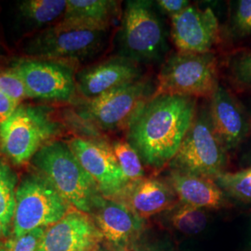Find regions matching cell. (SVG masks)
<instances>
[{"label": "cell", "mask_w": 251, "mask_h": 251, "mask_svg": "<svg viewBox=\"0 0 251 251\" xmlns=\"http://www.w3.org/2000/svg\"><path fill=\"white\" fill-rule=\"evenodd\" d=\"M156 5L159 7L163 12L168 14L172 18L183 11L191 5V2L187 0H158Z\"/></svg>", "instance_id": "29"}, {"label": "cell", "mask_w": 251, "mask_h": 251, "mask_svg": "<svg viewBox=\"0 0 251 251\" xmlns=\"http://www.w3.org/2000/svg\"><path fill=\"white\" fill-rule=\"evenodd\" d=\"M99 251H114V250H112V249H110L109 247H107L105 244H101V246H100V248L99 249Z\"/></svg>", "instance_id": "34"}, {"label": "cell", "mask_w": 251, "mask_h": 251, "mask_svg": "<svg viewBox=\"0 0 251 251\" xmlns=\"http://www.w3.org/2000/svg\"><path fill=\"white\" fill-rule=\"evenodd\" d=\"M208 113L216 136L227 152L239 147L251 135V114L220 82L209 98Z\"/></svg>", "instance_id": "15"}, {"label": "cell", "mask_w": 251, "mask_h": 251, "mask_svg": "<svg viewBox=\"0 0 251 251\" xmlns=\"http://www.w3.org/2000/svg\"><path fill=\"white\" fill-rule=\"evenodd\" d=\"M227 152L214 132L208 108L203 106L198 108L194 122L169 167L213 179L225 172Z\"/></svg>", "instance_id": "6"}, {"label": "cell", "mask_w": 251, "mask_h": 251, "mask_svg": "<svg viewBox=\"0 0 251 251\" xmlns=\"http://www.w3.org/2000/svg\"><path fill=\"white\" fill-rule=\"evenodd\" d=\"M24 82L30 98L67 101L76 90L74 69L65 63L25 60L12 68Z\"/></svg>", "instance_id": "10"}, {"label": "cell", "mask_w": 251, "mask_h": 251, "mask_svg": "<svg viewBox=\"0 0 251 251\" xmlns=\"http://www.w3.org/2000/svg\"><path fill=\"white\" fill-rule=\"evenodd\" d=\"M154 90L152 79L144 76L87 100L79 106V116L103 130H126L139 110L152 98Z\"/></svg>", "instance_id": "7"}, {"label": "cell", "mask_w": 251, "mask_h": 251, "mask_svg": "<svg viewBox=\"0 0 251 251\" xmlns=\"http://www.w3.org/2000/svg\"><path fill=\"white\" fill-rule=\"evenodd\" d=\"M176 198L168 182L144 177L129 181L116 198L111 199L122 203L136 215L146 220L171 209L176 204Z\"/></svg>", "instance_id": "17"}, {"label": "cell", "mask_w": 251, "mask_h": 251, "mask_svg": "<svg viewBox=\"0 0 251 251\" xmlns=\"http://www.w3.org/2000/svg\"><path fill=\"white\" fill-rule=\"evenodd\" d=\"M168 211L171 226L186 236H194L202 233L208 224L206 210L196 206L179 202V204H175Z\"/></svg>", "instance_id": "20"}, {"label": "cell", "mask_w": 251, "mask_h": 251, "mask_svg": "<svg viewBox=\"0 0 251 251\" xmlns=\"http://www.w3.org/2000/svg\"><path fill=\"white\" fill-rule=\"evenodd\" d=\"M119 3L112 0H67L62 21L75 26L107 31L118 13Z\"/></svg>", "instance_id": "19"}, {"label": "cell", "mask_w": 251, "mask_h": 251, "mask_svg": "<svg viewBox=\"0 0 251 251\" xmlns=\"http://www.w3.org/2000/svg\"><path fill=\"white\" fill-rule=\"evenodd\" d=\"M242 162L244 166L246 167L245 169H251V149L244 155Z\"/></svg>", "instance_id": "32"}, {"label": "cell", "mask_w": 251, "mask_h": 251, "mask_svg": "<svg viewBox=\"0 0 251 251\" xmlns=\"http://www.w3.org/2000/svg\"><path fill=\"white\" fill-rule=\"evenodd\" d=\"M144 77L142 65L122 56L90 66L76 75V89L87 100Z\"/></svg>", "instance_id": "16"}, {"label": "cell", "mask_w": 251, "mask_h": 251, "mask_svg": "<svg viewBox=\"0 0 251 251\" xmlns=\"http://www.w3.org/2000/svg\"><path fill=\"white\" fill-rule=\"evenodd\" d=\"M57 131V125L42 108L20 104L0 125V147L13 164L23 165L31 161Z\"/></svg>", "instance_id": "8"}, {"label": "cell", "mask_w": 251, "mask_h": 251, "mask_svg": "<svg viewBox=\"0 0 251 251\" xmlns=\"http://www.w3.org/2000/svg\"><path fill=\"white\" fill-rule=\"evenodd\" d=\"M46 228L36 229L20 237H11L0 245V251H37Z\"/></svg>", "instance_id": "28"}, {"label": "cell", "mask_w": 251, "mask_h": 251, "mask_svg": "<svg viewBox=\"0 0 251 251\" xmlns=\"http://www.w3.org/2000/svg\"><path fill=\"white\" fill-rule=\"evenodd\" d=\"M171 36L178 51L212 52L221 39L219 21L210 8L200 9L191 4L171 18Z\"/></svg>", "instance_id": "13"}, {"label": "cell", "mask_w": 251, "mask_h": 251, "mask_svg": "<svg viewBox=\"0 0 251 251\" xmlns=\"http://www.w3.org/2000/svg\"><path fill=\"white\" fill-rule=\"evenodd\" d=\"M231 80L240 89L251 90V52L242 51L234 54L228 63Z\"/></svg>", "instance_id": "26"}, {"label": "cell", "mask_w": 251, "mask_h": 251, "mask_svg": "<svg viewBox=\"0 0 251 251\" xmlns=\"http://www.w3.org/2000/svg\"><path fill=\"white\" fill-rule=\"evenodd\" d=\"M198 99L178 95L152 96L126 128V142L144 166L159 171L179 151L198 112Z\"/></svg>", "instance_id": "1"}, {"label": "cell", "mask_w": 251, "mask_h": 251, "mask_svg": "<svg viewBox=\"0 0 251 251\" xmlns=\"http://www.w3.org/2000/svg\"><path fill=\"white\" fill-rule=\"evenodd\" d=\"M67 0H25L19 4L22 17L30 25L41 26L63 17Z\"/></svg>", "instance_id": "21"}, {"label": "cell", "mask_w": 251, "mask_h": 251, "mask_svg": "<svg viewBox=\"0 0 251 251\" xmlns=\"http://www.w3.org/2000/svg\"><path fill=\"white\" fill-rule=\"evenodd\" d=\"M90 215L102 235L103 244L116 251H134L144 232L145 220L122 203L103 196L97 200Z\"/></svg>", "instance_id": "12"}, {"label": "cell", "mask_w": 251, "mask_h": 251, "mask_svg": "<svg viewBox=\"0 0 251 251\" xmlns=\"http://www.w3.org/2000/svg\"><path fill=\"white\" fill-rule=\"evenodd\" d=\"M120 56L139 64L161 62L168 42L152 1L129 0L123 10L119 31Z\"/></svg>", "instance_id": "5"}, {"label": "cell", "mask_w": 251, "mask_h": 251, "mask_svg": "<svg viewBox=\"0 0 251 251\" xmlns=\"http://www.w3.org/2000/svg\"><path fill=\"white\" fill-rule=\"evenodd\" d=\"M72 208L39 173L25 174L19 181L12 220V236L20 237L58 223Z\"/></svg>", "instance_id": "4"}, {"label": "cell", "mask_w": 251, "mask_h": 251, "mask_svg": "<svg viewBox=\"0 0 251 251\" xmlns=\"http://www.w3.org/2000/svg\"><path fill=\"white\" fill-rule=\"evenodd\" d=\"M106 31L75 26L61 21L31 38L27 54L38 58L75 61L97 53L104 45Z\"/></svg>", "instance_id": "9"}, {"label": "cell", "mask_w": 251, "mask_h": 251, "mask_svg": "<svg viewBox=\"0 0 251 251\" xmlns=\"http://www.w3.org/2000/svg\"><path fill=\"white\" fill-rule=\"evenodd\" d=\"M213 180L227 197L251 203V169L236 172L225 171Z\"/></svg>", "instance_id": "23"}, {"label": "cell", "mask_w": 251, "mask_h": 251, "mask_svg": "<svg viewBox=\"0 0 251 251\" xmlns=\"http://www.w3.org/2000/svg\"><path fill=\"white\" fill-rule=\"evenodd\" d=\"M9 234H10V229L4 225L0 220V240L8 237Z\"/></svg>", "instance_id": "31"}, {"label": "cell", "mask_w": 251, "mask_h": 251, "mask_svg": "<svg viewBox=\"0 0 251 251\" xmlns=\"http://www.w3.org/2000/svg\"><path fill=\"white\" fill-rule=\"evenodd\" d=\"M133 251H158L157 249L153 248V247H150V246H139L136 247Z\"/></svg>", "instance_id": "33"}, {"label": "cell", "mask_w": 251, "mask_h": 251, "mask_svg": "<svg viewBox=\"0 0 251 251\" xmlns=\"http://www.w3.org/2000/svg\"><path fill=\"white\" fill-rule=\"evenodd\" d=\"M18 177L9 166L0 158V220L9 227H11L15 210V196L18 186Z\"/></svg>", "instance_id": "22"}, {"label": "cell", "mask_w": 251, "mask_h": 251, "mask_svg": "<svg viewBox=\"0 0 251 251\" xmlns=\"http://www.w3.org/2000/svg\"></svg>", "instance_id": "35"}, {"label": "cell", "mask_w": 251, "mask_h": 251, "mask_svg": "<svg viewBox=\"0 0 251 251\" xmlns=\"http://www.w3.org/2000/svg\"><path fill=\"white\" fill-rule=\"evenodd\" d=\"M218 84L215 54L177 51L162 64L152 96L178 95L209 100Z\"/></svg>", "instance_id": "3"}, {"label": "cell", "mask_w": 251, "mask_h": 251, "mask_svg": "<svg viewBox=\"0 0 251 251\" xmlns=\"http://www.w3.org/2000/svg\"><path fill=\"white\" fill-rule=\"evenodd\" d=\"M111 146L128 181H134L145 177L144 163L139 153L130 144L126 141H116Z\"/></svg>", "instance_id": "24"}, {"label": "cell", "mask_w": 251, "mask_h": 251, "mask_svg": "<svg viewBox=\"0 0 251 251\" xmlns=\"http://www.w3.org/2000/svg\"><path fill=\"white\" fill-rule=\"evenodd\" d=\"M102 235L88 213L72 208L46 228L37 251H99Z\"/></svg>", "instance_id": "14"}, {"label": "cell", "mask_w": 251, "mask_h": 251, "mask_svg": "<svg viewBox=\"0 0 251 251\" xmlns=\"http://www.w3.org/2000/svg\"><path fill=\"white\" fill-rule=\"evenodd\" d=\"M68 144L82 167L95 180L103 197L116 198L129 182L117 162L112 146L106 142L76 137Z\"/></svg>", "instance_id": "11"}, {"label": "cell", "mask_w": 251, "mask_h": 251, "mask_svg": "<svg viewBox=\"0 0 251 251\" xmlns=\"http://www.w3.org/2000/svg\"><path fill=\"white\" fill-rule=\"evenodd\" d=\"M0 91L20 104L29 97L24 82L13 69L0 70Z\"/></svg>", "instance_id": "27"}, {"label": "cell", "mask_w": 251, "mask_h": 251, "mask_svg": "<svg viewBox=\"0 0 251 251\" xmlns=\"http://www.w3.org/2000/svg\"><path fill=\"white\" fill-rule=\"evenodd\" d=\"M37 173L48 179L70 206L90 214L102 195L85 171L69 144L60 141L45 144L31 159Z\"/></svg>", "instance_id": "2"}, {"label": "cell", "mask_w": 251, "mask_h": 251, "mask_svg": "<svg viewBox=\"0 0 251 251\" xmlns=\"http://www.w3.org/2000/svg\"><path fill=\"white\" fill-rule=\"evenodd\" d=\"M229 31L234 38L251 37V0L235 2L229 22Z\"/></svg>", "instance_id": "25"}, {"label": "cell", "mask_w": 251, "mask_h": 251, "mask_svg": "<svg viewBox=\"0 0 251 251\" xmlns=\"http://www.w3.org/2000/svg\"><path fill=\"white\" fill-rule=\"evenodd\" d=\"M167 182L182 204L205 210L227 205V196L212 179L171 169Z\"/></svg>", "instance_id": "18"}, {"label": "cell", "mask_w": 251, "mask_h": 251, "mask_svg": "<svg viewBox=\"0 0 251 251\" xmlns=\"http://www.w3.org/2000/svg\"><path fill=\"white\" fill-rule=\"evenodd\" d=\"M20 103L0 91V125L12 116Z\"/></svg>", "instance_id": "30"}]
</instances>
